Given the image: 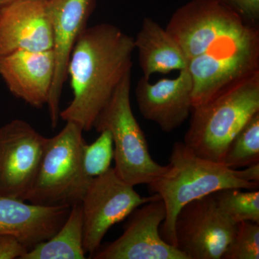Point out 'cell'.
<instances>
[{"label": "cell", "mask_w": 259, "mask_h": 259, "mask_svg": "<svg viewBox=\"0 0 259 259\" xmlns=\"http://www.w3.org/2000/svg\"><path fill=\"white\" fill-rule=\"evenodd\" d=\"M135 49L134 37L112 24L85 29L70 56L68 77L74 97L60 119L91 131L115 89L132 71Z\"/></svg>", "instance_id": "1"}, {"label": "cell", "mask_w": 259, "mask_h": 259, "mask_svg": "<svg viewBox=\"0 0 259 259\" xmlns=\"http://www.w3.org/2000/svg\"><path fill=\"white\" fill-rule=\"evenodd\" d=\"M148 187L152 193L161 197L166 207L160 234L166 243L176 247L175 221L185 204L223 189L257 190L259 183L241 180L238 169L199 157L186 147L183 141H177L166 171Z\"/></svg>", "instance_id": "2"}, {"label": "cell", "mask_w": 259, "mask_h": 259, "mask_svg": "<svg viewBox=\"0 0 259 259\" xmlns=\"http://www.w3.org/2000/svg\"><path fill=\"white\" fill-rule=\"evenodd\" d=\"M183 143L199 157L222 163L235 136L259 112V71L193 107Z\"/></svg>", "instance_id": "3"}, {"label": "cell", "mask_w": 259, "mask_h": 259, "mask_svg": "<svg viewBox=\"0 0 259 259\" xmlns=\"http://www.w3.org/2000/svg\"><path fill=\"white\" fill-rule=\"evenodd\" d=\"M48 139L36 177L25 201L47 207L81 203L93 179L83 165L86 141L83 130L71 122Z\"/></svg>", "instance_id": "4"}, {"label": "cell", "mask_w": 259, "mask_h": 259, "mask_svg": "<svg viewBox=\"0 0 259 259\" xmlns=\"http://www.w3.org/2000/svg\"><path fill=\"white\" fill-rule=\"evenodd\" d=\"M131 71L124 76L111 98L97 116L93 128L110 131L114 144L115 171L126 183L149 185L168 168L150 155L144 131L133 112L131 104Z\"/></svg>", "instance_id": "5"}, {"label": "cell", "mask_w": 259, "mask_h": 259, "mask_svg": "<svg viewBox=\"0 0 259 259\" xmlns=\"http://www.w3.org/2000/svg\"><path fill=\"white\" fill-rule=\"evenodd\" d=\"M187 70L193 83V108L259 71V29L194 58Z\"/></svg>", "instance_id": "6"}, {"label": "cell", "mask_w": 259, "mask_h": 259, "mask_svg": "<svg viewBox=\"0 0 259 259\" xmlns=\"http://www.w3.org/2000/svg\"><path fill=\"white\" fill-rule=\"evenodd\" d=\"M253 28L217 0H192L176 10L166 30L189 62Z\"/></svg>", "instance_id": "7"}, {"label": "cell", "mask_w": 259, "mask_h": 259, "mask_svg": "<svg viewBox=\"0 0 259 259\" xmlns=\"http://www.w3.org/2000/svg\"><path fill=\"white\" fill-rule=\"evenodd\" d=\"M159 198L157 194L141 197L112 167L93 178L81 202L85 253L91 256L114 225L124 221L140 206Z\"/></svg>", "instance_id": "8"}, {"label": "cell", "mask_w": 259, "mask_h": 259, "mask_svg": "<svg viewBox=\"0 0 259 259\" xmlns=\"http://www.w3.org/2000/svg\"><path fill=\"white\" fill-rule=\"evenodd\" d=\"M236 225L218 207L213 194L185 204L175 223L176 247L187 259H221Z\"/></svg>", "instance_id": "9"}, {"label": "cell", "mask_w": 259, "mask_h": 259, "mask_svg": "<svg viewBox=\"0 0 259 259\" xmlns=\"http://www.w3.org/2000/svg\"><path fill=\"white\" fill-rule=\"evenodd\" d=\"M48 139L20 119L0 127V196L25 201L36 177Z\"/></svg>", "instance_id": "10"}, {"label": "cell", "mask_w": 259, "mask_h": 259, "mask_svg": "<svg viewBox=\"0 0 259 259\" xmlns=\"http://www.w3.org/2000/svg\"><path fill=\"white\" fill-rule=\"evenodd\" d=\"M161 198L140 206L128 216L122 234L101 246L90 258L94 259H187L160 234L166 218Z\"/></svg>", "instance_id": "11"}, {"label": "cell", "mask_w": 259, "mask_h": 259, "mask_svg": "<svg viewBox=\"0 0 259 259\" xmlns=\"http://www.w3.org/2000/svg\"><path fill=\"white\" fill-rule=\"evenodd\" d=\"M96 6V0H49L48 10L52 27L55 74L47 106L51 126L55 129L60 119V102L68 79L70 56L76 40L88 28Z\"/></svg>", "instance_id": "12"}, {"label": "cell", "mask_w": 259, "mask_h": 259, "mask_svg": "<svg viewBox=\"0 0 259 259\" xmlns=\"http://www.w3.org/2000/svg\"><path fill=\"white\" fill-rule=\"evenodd\" d=\"M49 0H18L0 9V58L18 51L52 50Z\"/></svg>", "instance_id": "13"}, {"label": "cell", "mask_w": 259, "mask_h": 259, "mask_svg": "<svg viewBox=\"0 0 259 259\" xmlns=\"http://www.w3.org/2000/svg\"><path fill=\"white\" fill-rule=\"evenodd\" d=\"M192 76L187 69L175 79H161L156 83L142 76L136 88L140 113L162 131L170 133L187 120L192 110Z\"/></svg>", "instance_id": "14"}, {"label": "cell", "mask_w": 259, "mask_h": 259, "mask_svg": "<svg viewBox=\"0 0 259 259\" xmlns=\"http://www.w3.org/2000/svg\"><path fill=\"white\" fill-rule=\"evenodd\" d=\"M55 66L53 50L18 51L0 58V76L15 97L42 108L47 105Z\"/></svg>", "instance_id": "15"}, {"label": "cell", "mask_w": 259, "mask_h": 259, "mask_svg": "<svg viewBox=\"0 0 259 259\" xmlns=\"http://www.w3.org/2000/svg\"><path fill=\"white\" fill-rule=\"evenodd\" d=\"M70 210L66 206L47 207L0 196V236H14L28 251L52 238Z\"/></svg>", "instance_id": "16"}, {"label": "cell", "mask_w": 259, "mask_h": 259, "mask_svg": "<svg viewBox=\"0 0 259 259\" xmlns=\"http://www.w3.org/2000/svg\"><path fill=\"white\" fill-rule=\"evenodd\" d=\"M139 51V65L144 77L156 73L168 74L187 69V59L175 39L153 19L144 18L141 30L134 38Z\"/></svg>", "instance_id": "17"}, {"label": "cell", "mask_w": 259, "mask_h": 259, "mask_svg": "<svg viewBox=\"0 0 259 259\" xmlns=\"http://www.w3.org/2000/svg\"><path fill=\"white\" fill-rule=\"evenodd\" d=\"M83 214L75 204L62 227L48 241L28 250L21 259H84Z\"/></svg>", "instance_id": "18"}, {"label": "cell", "mask_w": 259, "mask_h": 259, "mask_svg": "<svg viewBox=\"0 0 259 259\" xmlns=\"http://www.w3.org/2000/svg\"><path fill=\"white\" fill-rule=\"evenodd\" d=\"M257 163H259V112L232 140L222 162L231 169H239Z\"/></svg>", "instance_id": "19"}, {"label": "cell", "mask_w": 259, "mask_h": 259, "mask_svg": "<svg viewBox=\"0 0 259 259\" xmlns=\"http://www.w3.org/2000/svg\"><path fill=\"white\" fill-rule=\"evenodd\" d=\"M219 208L233 224L249 221L259 224V191L226 188L213 192Z\"/></svg>", "instance_id": "20"}, {"label": "cell", "mask_w": 259, "mask_h": 259, "mask_svg": "<svg viewBox=\"0 0 259 259\" xmlns=\"http://www.w3.org/2000/svg\"><path fill=\"white\" fill-rule=\"evenodd\" d=\"M100 134L95 142L90 145L85 144L83 150V168L92 179L105 173L110 168L114 159V144L111 134L107 130Z\"/></svg>", "instance_id": "21"}, {"label": "cell", "mask_w": 259, "mask_h": 259, "mask_svg": "<svg viewBox=\"0 0 259 259\" xmlns=\"http://www.w3.org/2000/svg\"><path fill=\"white\" fill-rule=\"evenodd\" d=\"M258 258L259 224L249 221L238 223L221 259Z\"/></svg>", "instance_id": "22"}, {"label": "cell", "mask_w": 259, "mask_h": 259, "mask_svg": "<svg viewBox=\"0 0 259 259\" xmlns=\"http://www.w3.org/2000/svg\"><path fill=\"white\" fill-rule=\"evenodd\" d=\"M250 26L258 28L259 0H217Z\"/></svg>", "instance_id": "23"}, {"label": "cell", "mask_w": 259, "mask_h": 259, "mask_svg": "<svg viewBox=\"0 0 259 259\" xmlns=\"http://www.w3.org/2000/svg\"><path fill=\"white\" fill-rule=\"evenodd\" d=\"M28 250L14 236H0V259H21Z\"/></svg>", "instance_id": "24"}, {"label": "cell", "mask_w": 259, "mask_h": 259, "mask_svg": "<svg viewBox=\"0 0 259 259\" xmlns=\"http://www.w3.org/2000/svg\"><path fill=\"white\" fill-rule=\"evenodd\" d=\"M238 177L241 180L259 183V163L245 167V169H238Z\"/></svg>", "instance_id": "25"}, {"label": "cell", "mask_w": 259, "mask_h": 259, "mask_svg": "<svg viewBox=\"0 0 259 259\" xmlns=\"http://www.w3.org/2000/svg\"><path fill=\"white\" fill-rule=\"evenodd\" d=\"M16 1H18V0H0V9L4 8L6 5L11 4Z\"/></svg>", "instance_id": "26"}]
</instances>
